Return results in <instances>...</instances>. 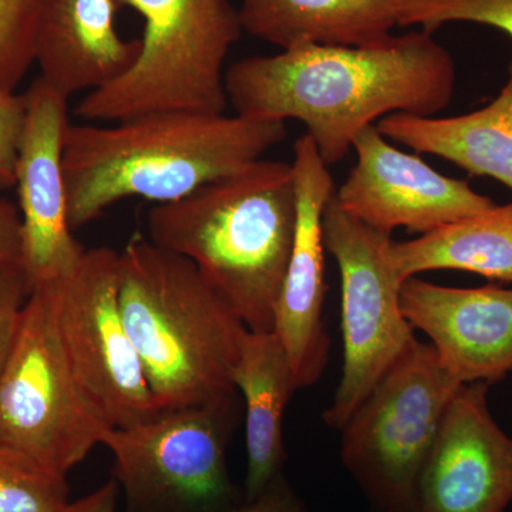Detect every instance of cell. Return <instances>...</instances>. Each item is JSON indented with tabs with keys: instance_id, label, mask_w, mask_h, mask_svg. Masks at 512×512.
Returning a JSON list of instances; mask_svg holds the SVG:
<instances>
[{
	"instance_id": "cell-1",
	"label": "cell",
	"mask_w": 512,
	"mask_h": 512,
	"mask_svg": "<svg viewBox=\"0 0 512 512\" xmlns=\"http://www.w3.org/2000/svg\"><path fill=\"white\" fill-rule=\"evenodd\" d=\"M457 67L433 33L375 46L305 45L239 60L225 72L229 106L256 120H298L326 164L349 156L360 131L394 113L436 117L456 92Z\"/></svg>"
},
{
	"instance_id": "cell-2",
	"label": "cell",
	"mask_w": 512,
	"mask_h": 512,
	"mask_svg": "<svg viewBox=\"0 0 512 512\" xmlns=\"http://www.w3.org/2000/svg\"><path fill=\"white\" fill-rule=\"evenodd\" d=\"M288 136L286 123L200 111H154L70 124L63 168L73 232L127 198L165 204L238 173Z\"/></svg>"
},
{
	"instance_id": "cell-3",
	"label": "cell",
	"mask_w": 512,
	"mask_h": 512,
	"mask_svg": "<svg viewBox=\"0 0 512 512\" xmlns=\"http://www.w3.org/2000/svg\"><path fill=\"white\" fill-rule=\"evenodd\" d=\"M292 165L261 158L147 215L148 238L187 258L251 332L275 329L295 238Z\"/></svg>"
},
{
	"instance_id": "cell-4",
	"label": "cell",
	"mask_w": 512,
	"mask_h": 512,
	"mask_svg": "<svg viewBox=\"0 0 512 512\" xmlns=\"http://www.w3.org/2000/svg\"><path fill=\"white\" fill-rule=\"evenodd\" d=\"M119 298L161 412L234 399L248 328L191 261L134 235L119 252Z\"/></svg>"
},
{
	"instance_id": "cell-5",
	"label": "cell",
	"mask_w": 512,
	"mask_h": 512,
	"mask_svg": "<svg viewBox=\"0 0 512 512\" xmlns=\"http://www.w3.org/2000/svg\"><path fill=\"white\" fill-rule=\"evenodd\" d=\"M144 20L136 62L87 93L76 107L86 123H117L154 111L225 113V62L241 37L232 0H116Z\"/></svg>"
},
{
	"instance_id": "cell-6",
	"label": "cell",
	"mask_w": 512,
	"mask_h": 512,
	"mask_svg": "<svg viewBox=\"0 0 512 512\" xmlns=\"http://www.w3.org/2000/svg\"><path fill=\"white\" fill-rule=\"evenodd\" d=\"M461 386L416 339L343 424L340 458L375 512H413L421 468Z\"/></svg>"
},
{
	"instance_id": "cell-7",
	"label": "cell",
	"mask_w": 512,
	"mask_h": 512,
	"mask_svg": "<svg viewBox=\"0 0 512 512\" xmlns=\"http://www.w3.org/2000/svg\"><path fill=\"white\" fill-rule=\"evenodd\" d=\"M109 429L67 359L53 285L33 289L0 377V444L67 477Z\"/></svg>"
},
{
	"instance_id": "cell-8",
	"label": "cell",
	"mask_w": 512,
	"mask_h": 512,
	"mask_svg": "<svg viewBox=\"0 0 512 512\" xmlns=\"http://www.w3.org/2000/svg\"><path fill=\"white\" fill-rule=\"evenodd\" d=\"M232 400L163 410L107 430L114 480L133 512H224L234 487L227 466Z\"/></svg>"
},
{
	"instance_id": "cell-9",
	"label": "cell",
	"mask_w": 512,
	"mask_h": 512,
	"mask_svg": "<svg viewBox=\"0 0 512 512\" xmlns=\"http://www.w3.org/2000/svg\"><path fill=\"white\" fill-rule=\"evenodd\" d=\"M323 241L339 268L343 335L342 376L323 421L340 430L417 338L400 306L403 281L387 259L392 235L356 220L333 195Z\"/></svg>"
},
{
	"instance_id": "cell-10",
	"label": "cell",
	"mask_w": 512,
	"mask_h": 512,
	"mask_svg": "<svg viewBox=\"0 0 512 512\" xmlns=\"http://www.w3.org/2000/svg\"><path fill=\"white\" fill-rule=\"evenodd\" d=\"M52 285L67 359L104 421L121 429L157 416L161 410L121 313L119 252L86 249L79 265Z\"/></svg>"
},
{
	"instance_id": "cell-11",
	"label": "cell",
	"mask_w": 512,
	"mask_h": 512,
	"mask_svg": "<svg viewBox=\"0 0 512 512\" xmlns=\"http://www.w3.org/2000/svg\"><path fill=\"white\" fill-rule=\"evenodd\" d=\"M16 185L22 222L20 269L29 293L53 284L79 265L86 248L74 237L67 211L63 153L69 99L40 77L28 92Z\"/></svg>"
},
{
	"instance_id": "cell-12",
	"label": "cell",
	"mask_w": 512,
	"mask_h": 512,
	"mask_svg": "<svg viewBox=\"0 0 512 512\" xmlns=\"http://www.w3.org/2000/svg\"><path fill=\"white\" fill-rule=\"evenodd\" d=\"M357 161L335 192L340 207L375 231L429 234L495 205L467 181L447 177L417 154L387 143L376 124L353 141Z\"/></svg>"
},
{
	"instance_id": "cell-13",
	"label": "cell",
	"mask_w": 512,
	"mask_h": 512,
	"mask_svg": "<svg viewBox=\"0 0 512 512\" xmlns=\"http://www.w3.org/2000/svg\"><path fill=\"white\" fill-rule=\"evenodd\" d=\"M490 384H463L421 468L413 512H505L512 503V439L488 407Z\"/></svg>"
},
{
	"instance_id": "cell-14",
	"label": "cell",
	"mask_w": 512,
	"mask_h": 512,
	"mask_svg": "<svg viewBox=\"0 0 512 512\" xmlns=\"http://www.w3.org/2000/svg\"><path fill=\"white\" fill-rule=\"evenodd\" d=\"M291 165L298 217L274 330L288 353L296 390H301L319 382L329 360L330 340L323 323L328 289L323 212L336 187L329 165L308 134L296 140Z\"/></svg>"
},
{
	"instance_id": "cell-15",
	"label": "cell",
	"mask_w": 512,
	"mask_h": 512,
	"mask_svg": "<svg viewBox=\"0 0 512 512\" xmlns=\"http://www.w3.org/2000/svg\"><path fill=\"white\" fill-rule=\"evenodd\" d=\"M400 306L458 383L491 386L512 373V289L450 288L412 276Z\"/></svg>"
},
{
	"instance_id": "cell-16",
	"label": "cell",
	"mask_w": 512,
	"mask_h": 512,
	"mask_svg": "<svg viewBox=\"0 0 512 512\" xmlns=\"http://www.w3.org/2000/svg\"><path fill=\"white\" fill-rule=\"evenodd\" d=\"M119 9L116 0H42L35 45L40 79L70 99L123 76L141 42L120 36Z\"/></svg>"
},
{
	"instance_id": "cell-17",
	"label": "cell",
	"mask_w": 512,
	"mask_h": 512,
	"mask_svg": "<svg viewBox=\"0 0 512 512\" xmlns=\"http://www.w3.org/2000/svg\"><path fill=\"white\" fill-rule=\"evenodd\" d=\"M507 74L500 94L483 109L453 117L394 113L376 126L384 137L417 154L443 158L512 190V59Z\"/></svg>"
},
{
	"instance_id": "cell-18",
	"label": "cell",
	"mask_w": 512,
	"mask_h": 512,
	"mask_svg": "<svg viewBox=\"0 0 512 512\" xmlns=\"http://www.w3.org/2000/svg\"><path fill=\"white\" fill-rule=\"evenodd\" d=\"M232 382L245 400V490L247 500H254L282 477L286 460L284 414L296 392L288 353L275 330H248Z\"/></svg>"
},
{
	"instance_id": "cell-19",
	"label": "cell",
	"mask_w": 512,
	"mask_h": 512,
	"mask_svg": "<svg viewBox=\"0 0 512 512\" xmlns=\"http://www.w3.org/2000/svg\"><path fill=\"white\" fill-rule=\"evenodd\" d=\"M242 29L281 47L375 46L399 26L396 0H242Z\"/></svg>"
},
{
	"instance_id": "cell-20",
	"label": "cell",
	"mask_w": 512,
	"mask_h": 512,
	"mask_svg": "<svg viewBox=\"0 0 512 512\" xmlns=\"http://www.w3.org/2000/svg\"><path fill=\"white\" fill-rule=\"evenodd\" d=\"M386 254L403 282L440 269L512 282V202L495 204L420 238L392 241Z\"/></svg>"
},
{
	"instance_id": "cell-21",
	"label": "cell",
	"mask_w": 512,
	"mask_h": 512,
	"mask_svg": "<svg viewBox=\"0 0 512 512\" xmlns=\"http://www.w3.org/2000/svg\"><path fill=\"white\" fill-rule=\"evenodd\" d=\"M69 494L66 476L0 444V512H63Z\"/></svg>"
},
{
	"instance_id": "cell-22",
	"label": "cell",
	"mask_w": 512,
	"mask_h": 512,
	"mask_svg": "<svg viewBox=\"0 0 512 512\" xmlns=\"http://www.w3.org/2000/svg\"><path fill=\"white\" fill-rule=\"evenodd\" d=\"M399 28L433 33L453 22L491 26L512 37V0H396Z\"/></svg>"
},
{
	"instance_id": "cell-23",
	"label": "cell",
	"mask_w": 512,
	"mask_h": 512,
	"mask_svg": "<svg viewBox=\"0 0 512 512\" xmlns=\"http://www.w3.org/2000/svg\"><path fill=\"white\" fill-rule=\"evenodd\" d=\"M42 0H0V90L15 92L35 64Z\"/></svg>"
},
{
	"instance_id": "cell-24",
	"label": "cell",
	"mask_w": 512,
	"mask_h": 512,
	"mask_svg": "<svg viewBox=\"0 0 512 512\" xmlns=\"http://www.w3.org/2000/svg\"><path fill=\"white\" fill-rule=\"evenodd\" d=\"M25 123V94L0 90V188L16 185V164Z\"/></svg>"
},
{
	"instance_id": "cell-25",
	"label": "cell",
	"mask_w": 512,
	"mask_h": 512,
	"mask_svg": "<svg viewBox=\"0 0 512 512\" xmlns=\"http://www.w3.org/2000/svg\"><path fill=\"white\" fill-rule=\"evenodd\" d=\"M29 289L20 268L0 269V377L8 363Z\"/></svg>"
},
{
	"instance_id": "cell-26",
	"label": "cell",
	"mask_w": 512,
	"mask_h": 512,
	"mask_svg": "<svg viewBox=\"0 0 512 512\" xmlns=\"http://www.w3.org/2000/svg\"><path fill=\"white\" fill-rule=\"evenodd\" d=\"M20 258L22 222L19 212L10 202L0 200V269L20 268Z\"/></svg>"
},
{
	"instance_id": "cell-27",
	"label": "cell",
	"mask_w": 512,
	"mask_h": 512,
	"mask_svg": "<svg viewBox=\"0 0 512 512\" xmlns=\"http://www.w3.org/2000/svg\"><path fill=\"white\" fill-rule=\"evenodd\" d=\"M224 512H306L295 493L288 487V484L282 480H276L274 484L254 498L247 500L238 507H231Z\"/></svg>"
},
{
	"instance_id": "cell-28",
	"label": "cell",
	"mask_w": 512,
	"mask_h": 512,
	"mask_svg": "<svg viewBox=\"0 0 512 512\" xmlns=\"http://www.w3.org/2000/svg\"><path fill=\"white\" fill-rule=\"evenodd\" d=\"M119 495L120 485L113 478L86 497L70 501L63 512H117Z\"/></svg>"
}]
</instances>
